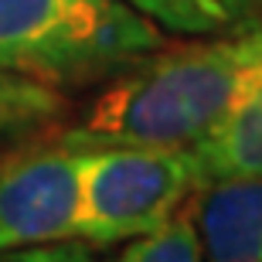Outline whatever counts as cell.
<instances>
[{"label": "cell", "mask_w": 262, "mask_h": 262, "mask_svg": "<svg viewBox=\"0 0 262 262\" xmlns=\"http://www.w3.org/2000/svg\"><path fill=\"white\" fill-rule=\"evenodd\" d=\"M65 99L58 89L17 75H0V140L38 133L61 116Z\"/></svg>", "instance_id": "cell-8"}, {"label": "cell", "mask_w": 262, "mask_h": 262, "mask_svg": "<svg viewBox=\"0 0 262 262\" xmlns=\"http://www.w3.org/2000/svg\"><path fill=\"white\" fill-rule=\"evenodd\" d=\"M136 10L174 34H225L262 20V0H133Z\"/></svg>", "instance_id": "cell-7"}, {"label": "cell", "mask_w": 262, "mask_h": 262, "mask_svg": "<svg viewBox=\"0 0 262 262\" xmlns=\"http://www.w3.org/2000/svg\"><path fill=\"white\" fill-rule=\"evenodd\" d=\"M262 85V20L198 41L160 45L106 78L61 140L78 146H194Z\"/></svg>", "instance_id": "cell-1"}, {"label": "cell", "mask_w": 262, "mask_h": 262, "mask_svg": "<svg viewBox=\"0 0 262 262\" xmlns=\"http://www.w3.org/2000/svg\"><path fill=\"white\" fill-rule=\"evenodd\" d=\"M201 187L191 146H85L78 242L106 249L143 238Z\"/></svg>", "instance_id": "cell-3"}, {"label": "cell", "mask_w": 262, "mask_h": 262, "mask_svg": "<svg viewBox=\"0 0 262 262\" xmlns=\"http://www.w3.org/2000/svg\"><path fill=\"white\" fill-rule=\"evenodd\" d=\"M194 198L204 262H262V177L218 181Z\"/></svg>", "instance_id": "cell-5"}, {"label": "cell", "mask_w": 262, "mask_h": 262, "mask_svg": "<svg viewBox=\"0 0 262 262\" xmlns=\"http://www.w3.org/2000/svg\"><path fill=\"white\" fill-rule=\"evenodd\" d=\"M0 262H99V255L92 252V245L75 238V242H55V245L0 252Z\"/></svg>", "instance_id": "cell-10"}, {"label": "cell", "mask_w": 262, "mask_h": 262, "mask_svg": "<svg viewBox=\"0 0 262 262\" xmlns=\"http://www.w3.org/2000/svg\"><path fill=\"white\" fill-rule=\"evenodd\" d=\"M82 154L55 136L0 157V252L78 238Z\"/></svg>", "instance_id": "cell-4"}, {"label": "cell", "mask_w": 262, "mask_h": 262, "mask_svg": "<svg viewBox=\"0 0 262 262\" xmlns=\"http://www.w3.org/2000/svg\"><path fill=\"white\" fill-rule=\"evenodd\" d=\"M0 75H7V72H0Z\"/></svg>", "instance_id": "cell-11"}, {"label": "cell", "mask_w": 262, "mask_h": 262, "mask_svg": "<svg viewBox=\"0 0 262 262\" xmlns=\"http://www.w3.org/2000/svg\"><path fill=\"white\" fill-rule=\"evenodd\" d=\"M129 4H133V0H129Z\"/></svg>", "instance_id": "cell-12"}, {"label": "cell", "mask_w": 262, "mask_h": 262, "mask_svg": "<svg viewBox=\"0 0 262 262\" xmlns=\"http://www.w3.org/2000/svg\"><path fill=\"white\" fill-rule=\"evenodd\" d=\"M201 184L262 177V85L235 102L208 133L191 146Z\"/></svg>", "instance_id": "cell-6"}, {"label": "cell", "mask_w": 262, "mask_h": 262, "mask_svg": "<svg viewBox=\"0 0 262 262\" xmlns=\"http://www.w3.org/2000/svg\"><path fill=\"white\" fill-rule=\"evenodd\" d=\"M119 262H204L201 235L194 225V211L184 208L157 232L133 238L123 249Z\"/></svg>", "instance_id": "cell-9"}, {"label": "cell", "mask_w": 262, "mask_h": 262, "mask_svg": "<svg viewBox=\"0 0 262 262\" xmlns=\"http://www.w3.org/2000/svg\"><path fill=\"white\" fill-rule=\"evenodd\" d=\"M167 45L129 0H0V72L48 89L106 82Z\"/></svg>", "instance_id": "cell-2"}]
</instances>
